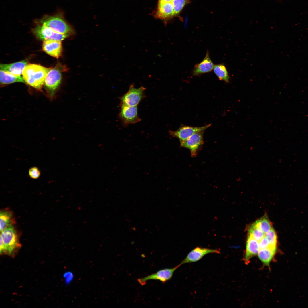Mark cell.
Segmentation results:
<instances>
[{"mask_svg":"<svg viewBox=\"0 0 308 308\" xmlns=\"http://www.w3.org/2000/svg\"><path fill=\"white\" fill-rule=\"evenodd\" d=\"M0 80L1 84H2L16 82L23 83L25 82L23 78L20 76L15 75L2 70H0Z\"/></svg>","mask_w":308,"mask_h":308,"instance_id":"18","label":"cell"},{"mask_svg":"<svg viewBox=\"0 0 308 308\" xmlns=\"http://www.w3.org/2000/svg\"><path fill=\"white\" fill-rule=\"evenodd\" d=\"M28 64V62L26 60L9 64H1L0 70L15 75L20 76L22 74L24 68Z\"/></svg>","mask_w":308,"mask_h":308,"instance_id":"15","label":"cell"},{"mask_svg":"<svg viewBox=\"0 0 308 308\" xmlns=\"http://www.w3.org/2000/svg\"><path fill=\"white\" fill-rule=\"evenodd\" d=\"M204 131H202L196 133L186 140L180 142L181 147L188 149L192 157H196L202 148L204 144Z\"/></svg>","mask_w":308,"mask_h":308,"instance_id":"5","label":"cell"},{"mask_svg":"<svg viewBox=\"0 0 308 308\" xmlns=\"http://www.w3.org/2000/svg\"><path fill=\"white\" fill-rule=\"evenodd\" d=\"M213 70L219 80L226 82H229L230 77L227 69L224 64H218L215 65Z\"/></svg>","mask_w":308,"mask_h":308,"instance_id":"19","label":"cell"},{"mask_svg":"<svg viewBox=\"0 0 308 308\" xmlns=\"http://www.w3.org/2000/svg\"><path fill=\"white\" fill-rule=\"evenodd\" d=\"M29 174L31 178L36 179L38 178L40 176V172L37 167H34L29 169Z\"/></svg>","mask_w":308,"mask_h":308,"instance_id":"24","label":"cell"},{"mask_svg":"<svg viewBox=\"0 0 308 308\" xmlns=\"http://www.w3.org/2000/svg\"><path fill=\"white\" fill-rule=\"evenodd\" d=\"M265 236L269 241L270 247L276 249L277 236L273 228L271 227L270 230L265 234Z\"/></svg>","mask_w":308,"mask_h":308,"instance_id":"22","label":"cell"},{"mask_svg":"<svg viewBox=\"0 0 308 308\" xmlns=\"http://www.w3.org/2000/svg\"><path fill=\"white\" fill-rule=\"evenodd\" d=\"M189 0H173L171 3L174 10L175 16L178 14L185 5L189 2Z\"/></svg>","mask_w":308,"mask_h":308,"instance_id":"23","label":"cell"},{"mask_svg":"<svg viewBox=\"0 0 308 308\" xmlns=\"http://www.w3.org/2000/svg\"><path fill=\"white\" fill-rule=\"evenodd\" d=\"M214 66L208 51L203 60L194 66L192 72L194 76H198L209 72L213 70Z\"/></svg>","mask_w":308,"mask_h":308,"instance_id":"13","label":"cell"},{"mask_svg":"<svg viewBox=\"0 0 308 308\" xmlns=\"http://www.w3.org/2000/svg\"><path fill=\"white\" fill-rule=\"evenodd\" d=\"M258 242L259 249H264L270 247L269 241L265 236Z\"/></svg>","mask_w":308,"mask_h":308,"instance_id":"26","label":"cell"},{"mask_svg":"<svg viewBox=\"0 0 308 308\" xmlns=\"http://www.w3.org/2000/svg\"><path fill=\"white\" fill-rule=\"evenodd\" d=\"M5 248V255L13 257L21 248L19 235L13 226H11L1 232Z\"/></svg>","mask_w":308,"mask_h":308,"instance_id":"3","label":"cell"},{"mask_svg":"<svg viewBox=\"0 0 308 308\" xmlns=\"http://www.w3.org/2000/svg\"><path fill=\"white\" fill-rule=\"evenodd\" d=\"M119 117L123 126L134 124L141 121L138 114L137 106H130L120 104Z\"/></svg>","mask_w":308,"mask_h":308,"instance_id":"8","label":"cell"},{"mask_svg":"<svg viewBox=\"0 0 308 308\" xmlns=\"http://www.w3.org/2000/svg\"><path fill=\"white\" fill-rule=\"evenodd\" d=\"M211 126L208 124L200 127H194L182 125L176 130L169 131V135L172 137L178 138L180 142L183 141L195 133L205 131Z\"/></svg>","mask_w":308,"mask_h":308,"instance_id":"10","label":"cell"},{"mask_svg":"<svg viewBox=\"0 0 308 308\" xmlns=\"http://www.w3.org/2000/svg\"><path fill=\"white\" fill-rule=\"evenodd\" d=\"M16 220L13 212L7 208L1 210L0 212V230L1 232L16 223Z\"/></svg>","mask_w":308,"mask_h":308,"instance_id":"16","label":"cell"},{"mask_svg":"<svg viewBox=\"0 0 308 308\" xmlns=\"http://www.w3.org/2000/svg\"><path fill=\"white\" fill-rule=\"evenodd\" d=\"M51 68L39 64H28L23 70V78L28 84L35 88L40 89L44 84L47 74Z\"/></svg>","mask_w":308,"mask_h":308,"instance_id":"1","label":"cell"},{"mask_svg":"<svg viewBox=\"0 0 308 308\" xmlns=\"http://www.w3.org/2000/svg\"><path fill=\"white\" fill-rule=\"evenodd\" d=\"M146 89L143 86L136 88L134 84H131L128 91L120 98L121 104L130 106H137L146 97L145 92Z\"/></svg>","mask_w":308,"mask_h":308,"instance_id":"4","label":"cell"},{"mask_svg":"<svg viewBox=\"0 0 308 308\" xmlns=\"http://www.w3.org/2000/svg\"><path fill=\"white\" fill-rule=\"evenodd\" d=\"M254 223L265 234L268 232L271 228L270 222L266 217H262Z\"/></svg>","mask_w":308,"mask_h":308,"instance_id":"21","label":"cell"},{"mask_svg":"<svg viewBox=\"0 0 308 308\" xmlns=\"http://www.w3.org/2000/svg\"><path fill=\"white\" fill-rule=\"evenodd\" d=\"M60 66L57 65L48 72L44 82L45 87L51 96L60 84L62 79L61 72L62 70Z\"/></svg>","mask_w":308,"mask_h":308,"instance_id":"7","label":"cell"},{"mask_svg":"<svg viewBox=\"0 0 308 308\" xmlns=\"http://www.w3.org/2000/svg\"><path fill=\"white\" fill-rule=\"evenodd\" d=\"M38 22L56 32L68 36L74 33L72 28L67 23L61 13L46 15Z\"/></svg>","mask_w":308,"mask_h":308,"instance_id":"2","label":"cell"},{"mask_svg":"<svg viewBox=\"0 0 308 308\" xmlns=\"http://www.w3.org/2000/svg\"><path fill=\"white\" fill-rule=\"evenodd\" d=\"M220 251L217 249H212L197 247L190 251L180 264L181 265L197 262L206 255L209 254H219Z\"/></svg>","mask_w":308,"mask_h":308,"instance_id":"11","label":"cell"},{"mask_svg":"<svg viewBox=\"0 0 308 308\" xmlns=\"http://www.w3.org/2000/svg\"><path fill=\"white\" fill-rule=\"evenodd\" d=\"M249 233L258 242L265 236V234L260 230L254 223L250 227Z\"/></svg>","mask_w":308,"mask_h":308,"instance_id":"20","label":"cell"},{"mask_svg":"<svg viewBox=\"0 0 308 308\" xmlns=\"http://www.w3.org/2000/svg\"><path fill=\"white\" fill-rule=\"evenodd\" d=\"M276 249L270 247L259 249L258 256L260 260L265 265L269 266L275 254Z\"/></svg>","mask_w":308,"mask_h":308,"instance_id":"17","label":"cell"},{"mask_svg":"<svg viewBox=\"0 0 308 308\" xmlns=\"http://www.w3.org/2000/svg\"><path fill=\"white\" fill-rule=\"evenodd\" d=\"M32 32L37 38L44 41L52 40L61 42L68 36L56 32L38 22L33 29Z\"/></svg>","mask_w":308,"mask_h":308,"instance_id":"6","label":"cell"},{"mask_svg":"<svg viewBox=\"0 0 308 308\" xmlns=\"http://www.w3.org/2000/svg\"><path fill=\"white\" fill-rule=\"evenodd\" d=\"M259 248V242L248 233L247 238L244 260L246 264L250 259L258 254Z\"/></svg>","mask_w":308,"mask_h":308,"instance_id":"14","label":"cell"},{"mask_svg":"<svg viewBox=\"0 0 308 308\" xmlns=\"http://www.w3.org/2000/svg\"><path fill=\"white\" fill-rule=\"evenodd\" d=\"M42 47L45 52L52 57L58 58L61 55L62 48L61 41L52 40H44Z\"/></svg>","mask_w":308,"mask_h":308,"instance_id":"12","label":"cell"},{"mask_svg":"<svg viewBox=\"0 0 308 308\" xmlns=\"http://www.w3.org/2000/svg\"><path fill=\"white\" fill-rule=\"evenodd\" d=\"M63 277L64 278V282L66 284L69 285L73 280L74 275L72 272L67 271L64 273Z\"/></svg>","mask_w":308,"mask_h":308,"instance_id":"25","label":"cell"},{"mask_svg":"<svg viewBox=\"0 0 308 308\" xmlns=\"http://www.w3.org/2000/svg\"><path fill=\"white\" fill-rule=\"evenodd\" d=\"M181 265L179 264L173 268L160 270L155 273L139 278L137 281L141 285H145L147 282L150 280H159L162 283H165L171 279L175 271Z\"/></svg>","mask_w":308,"mask_h":308,"instance_id":"9","label":"cell"},{"mask_svg":"<svg viewBox=\"0 0 308 308\" xmlns=\"http://www.w3.org/2000/svg\"><path fill=\"white\" fill-rule=\"evenodd\" d=\"M0 254H5V248L4 245L3 239L0 236Z\"/></svg>","mask_w":308,"mask_h":308,"instance_id":"27","label":"cell"}]
</instances>
